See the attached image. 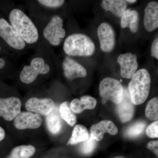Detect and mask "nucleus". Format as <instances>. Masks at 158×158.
<instances>
[{
    "instance_id": "nucleus-1",
    "label": "nucleus",
    "mask_w": 158,
    "mask_h": 158,
    "mask_svg": "<svg viewBox=\"0 0 158 158\" xmlns=\"http://www.w3.org/2000/svg\"><path fill=\"white\" fill-rule=\"evenodd\" d=\"M11 25L26 43L32 44L39 38L38 30L30 18L21 10L15 9L9 14Z\"/></svg>"
},
{
    "instance_id": "nucleus-2",
    "label": "nucleus",
    "mask_w": 158,
    "mask_h": 158,
    "mask_svg": "<svg viewBox=\"0 0 158 158\" xmlns=\"http://www.w3.org/2000/svg\"><path fill=\"white\" fill-rule=\"evenodd\" d=\"M151 76L149 72L141 69L137 71L131 79L128 91L133 104H142L147 100L151 88Z\"/></svg>"
},
{
    "instance_id": "nucleus-3",
    "label": "nucleus",
    "mask_w": 158,
    "mask_h": 158,
    "mask_svg": "<svg viewBox=\"0 0 158 158\" xmlns=\"http://www.w3.org/2000/svg\"><path fill=\"white\" fill-rule=\"evenodd\" d=\"M65 53L72 56H90L94 53L95 46L93 40L83 34H74L66 38L63 45Z\"/></svg>"
},
{
    "instance_id": "nucleus-4",
    "label": "nucleus",
    "mask_w": 158,
    "mask_h": 158,
    "mask_svg": "<svg viewBox=\"0 0 158 158\" xmlns=\"http://www.w3.org/2000/svg\"><path fill=\"white\" fill-rule=\"evenodd\" d=\"M99 90L103 104L110 100L118 105L122 100L124 89L118 80L113 78L107 77L100 83Z\"/></svg>"
},
{
    "instance_id": "nucleus-5",
    "label": "nucleus",
    "mask_w": 158,
    "mask_h": 158,
    "mask_svg": "<svg viewBox=\"0 0 158 158\" xmlns=\"http://www.w3.org/2000/svg\"><path fill=\"white\" fill-rule=\"evenodd\" d=\"M49 65L45 63L42 58L37 57L31 61V65H26L20 74V79L23 83L30 84L37 79L40 74H46L49 72Z\"/></svg>"
},
{
    "instance_id": "nucleus-6",
    "label": "nucleus",
    "mask_w": 158,
    "mask_h": 158,
    "mask_svg": "<svg viewBox=\"0 0 158 158\" xmlns=\"http://www.w3.org/2000/svg\"><path fill=\"white\" fill-rule=\"evenodd\" d=\"M63 20L59 15H55L46 26L43 35L52 45L58 46L65 37V31L63 28Z\"/></svg>"
},
{
    "instance_id": "nucleus-7",
    "label": "nucleus",
    "mask_w": 158,
    "mask_h": 158,
    "mask_svg": "<svg viewBox=\"0 0 158 158\" xmlns=\"http://www.w3.org/2000/svg\"><path fill=\"white\" fill-rule=\"evenodd\" d=\"M0 37L10 47L15 49L21 50L25 48L26 43L17 32L4 19H0Z\"/></svg>"
},
{
    "instance_id": "nucleus-8",
    "label": "nucleus",
    "mask_w": 158,
    "mask_h": 158,
    "mask_svg": "<svg viewBox=\"0 0 158 158\" xmlns=\"http://www.w3.org/2000/svg\"><path fill=\"white\" fill-rule=\"evenodd\" d=\"M21 102L15 97L8 98H0V116L5 120H14L21 113Z\"/></svg>"
},
{
    "instance_id": "nucleus-9",
    "label": "nucleus",
    "mask_w": 158,
    "mask_h": 158,
    "mask_svg": "<svg viewBox=\"0 0 158 158\" xmlns=\"http://www.w3.org/2000/svg\"><path fill=\"white\" fill-rule=\"evenodd\" d=\"M97 32L102 50L105 52H111L116 43L115 31L113 27L109 23H102L99 26Z\"/></svg>"
},
{
    "instance_id": "nucleus-10",
    "label": "nucleus",
    "mask_w": 158,
    "mask_h": 158,
    "mask_svg": "<svg viewBox=\"0 0 158 158\" xmlns=\"http://www.w3.org/2000/svg\"><path fill=\"white\" fill-rule=\"evenodd\" d=\"M117 62L120 65V75L123 78L131 79L137 72L138 64L135 54H122L117 58Z\"/></svg>"
},
{
    "instance_id": "nucleus-11",
    "label": "nucleus",
    "mask_w": 158,
    "mask_h": 158,
    "mask_svg": "<svg viewBox=\"0 0 158 158\" xmlns=\"http://www.w3.org/2000/svg\"><path fill=\"white\" fill-rule=\"evenodd\" d=\"M26 108L28 111L47 116L56 107L55 102L52 99H39L33 97L29 99L26 102Z\"/></svg>"
},
{
    "instance_id": "nucleus-12",
    "label": "nucleus",
    "mask_w": 158,
    "mask_h": 158,
    "mask_svg": "<svg viewBox=\"0 0 158 158\" xmlns=\"http://www.w3.org/2000/svg\"><path fill=\"white\" fill-rule=\"evenodd\" d=\"M43 119L41 116L30 112H21L14 119V124L18 129H34L41 126Z\"/></svg>"
},
{
    "instance_id": "nucleus-13",
    "label": "nucleus",
    "mask_w": 158,
    "mask_h": 158,
    "mask_svg": "<svg viewBox=\"0 0 158 158\" xmlns=\"http://www.w3.org/2000/svg\"><path fill=\"white\" fill-rule=\"evenodd\" d=\"M90 135L94 140L100 141L103 139L105 133L115 135L118 133V128L113 122L104 120L93 125L90 129Z\"/></svg>"
},
{
    "instance_id": "nucleus-14",
    "label": "nucleus",
    "mask_w": 158,
    "mask_h": 158,
    "mask_svg": "<svg viewBox=\"0 0 158 158\" xmlns=\"http://www.w3.org/2000/svg\"><path fill=\"white\" fill-rule=\"evenodd\" d=\"M62 66L65 77L69 80L84 78L87 76L86 69L70 57H65Z\"/></svg>"
},
{
    "instance_id": "nucleus-15",
    "label": "nucleus",
    "mask_w": 158,
    "mask_h": 158,
    "mask_svg": "<svg viewBox=\"0 0 158 158\" xmlns=\"http://www.w3.org/2000/svg\"><path fill=\"white\" fill-rule=\"evenodd\" d=\"M116 110L123 123L130 121L134 116L135 106L131 100L129 93L126 89H124L123 97L121 102L117 105Z\"/></svg>"
},
{
    "instance_id": "nucleus-16",
    "label": "nucleus",
    "mask_w": 158,
    "mask_h": 158,
    "mask_svg": "<svg viewBox=\"0 0 158 158\" xmlns=\"http://www.w3.org/2000/svg\"><path fill=\"white\" fill-rule=\"evenodd\" d=\"M144 27L148 32H152L158 27V3L151 2L144 9Z\"/></svg>"
},
{
    "instance_id": "nucleus-17",
    "label": "nucleus",
    "mask_w": 158,
    "mask_h": 158,
    "mask_svg": "<svg viewBox=\"0 0 158 158\" xmlns=\"http://www.w3.org/2000/svg\"><path fill=\"white\" fill-rule=\"evenodd\" d=\"M96 100L94 98L85 95L82 96L80 99L76 98L72 101L70 107L73 112L75 113H81L85 110H93L96 107Z\"/></svg>"
},
{
    "instance_id": "nucleus-18",
    "label": "nucleus",
    "mask_w": 158,
    "mask_h": 158,
    "mask_svg": "<svg viewBox=\"0 0 158 158\" xmlns=\"http://www.w3.org/2000/svg\"><path fill=\"white\" fill-rule=\"evenodd\" d=\"M120 24L122 28L129 27L132 33H136L139 27V14L136 10L127 9L121 16Z\"/></svg>"
},
{
    "instance_id": "nucleus-19",
    "label": "nucleus",
    "mask_w": 158,
    "mask_h": 158,
    "mask_svg": "<svg viewBox=\"0 0 158 158\" xmlns=\"http://www.w3.org/2000/svg\"><path fill=\"white\" fill-rule=\"evenodd\" d=\"M48 128L52 134H59L62 129V121L59 114V109L56 106L54 110L46 116Z\"/></svg>"
},
{
    "instance_id": "nucleus-20",
    "label": "nucleus",
    "mask_w": 158,
    "mask_h": 158,
    "mask_svg": "<svg viewBox=\"0 0 158 158\" xmlns=\"http://www.w3.org/2000/svg\"><path fill=\"white\" fill-rule=\"evenodd\" d=\"M102 8L112 12L118 17H121L127 8V4L123 0H104L101 2Z\"/></svg>"
},
{
    "instance_id": "nucleus-21",
    "label": "nucleus",
    "mask_w": 158,
    "mask_h": 158,
    "mask_svg": "<svg viewBox=\"0 0 158 158\" xmlns=\"http://www.w3.org/2000/svg\"><path fill=\"white\" fill-rule=\"evenodd\" d=\"M89 132L84 126L76 125L74 127L71 137L67 144H76L86 141L89 138Z\"/></svg>"
},
{
    "instance_id": "nucleus-22",
    "label": "nucleus",
    "mask_w": 158,
    "mask_h": 158,
    "mask_svg": "<svg viewBox=\"0 0 158 158\" xmlns=\"http://www.w3.org/2000/svg\"><path fill=\"white\" fill-rule=\"evenodd\" d=\"M35 152L36 148L33 145H19L13 148L8 158H30Z\"/></svg>"
},
{
    "instance_id": "nucleus-23",
    "label": "nucleus",
    "mask_w": 158,
    "mask_h": 158,
    "mask_svg": "<svg viewBox=\"0 0 158 158\" xmlns=\"http://www.w3.org/2000/svg\"><path fill=\"white\" fill-rule=\"evenodd\" d=\"M59 112L61 118L65 120L70 126H73L77 122V116L70 107L67 102H64L60 104Z\"/></svg>"
},
{
    "instance_id": "nucleus-24",
    "label": "nucleus",
    "mask_w": 158,
    "mask_h": 158,
    "mask_svg": "<svg viewBox=\"0 0 158 158\" xmlns=\"http://www.w3.org/2000/svg\"><path fill=\"white\" fill-rule=\"evenodd\" d=\"M145 116L150 120L156 121L158 119V99L155 97L148 102L145 110Z\"/></svg>"
},
{
    "instance_id": "nucleus-25",
    "label": "nucleus",
    "mask_w": 158,
    "mask_h": 158,
    "mask_svg": "<svg viewBox=\"0 0 158 158\" xmlns=\"http://www.w3.org/2000/svg\"><path fill=\"white\" fill-rule=\"evenodd\" d=\"M145 123L139 121L134 123L129 127L126 131L127 135L129 137H137L143 132L145 127Z\"/></svg>"
},
{
    "instance_id": "nucleus-26",
    "label": "nucleus",
    "mask_w": 158,
    "mask_h": 158,
    "mask_svg": "<svg viewBox=\"0 0 158 158\" xmlns=\"http://www.w3.org/2000/svg\"><path fill=\"white\" fill-rule=\"evenodd\" d=\"M96 146V141L90 137L88 140L82 142L80 151L84 154L89 155L93 152Z\"/></svg>"
},
{
    "instance_id": "nucleus-27",
    "label": "nucleus",
    "mask_w": 158,
    "mask_h": 158,
    "mask_svg": "<svg viewBox=\"0 0 158 158\" xmlns=\"http://www.w3.org/2000/svg\"><path fill=\"white\" fill-rule=\"evenodd\" d=\"M38 2L42 6L51 8H57L61 7L63 5L64 0H39Z\"/></svg>"
},
{
    "instance_id": "nucleus-28",
    "label": "nucleus",
    "mask_w": 158,
    "mask_h": 158,
    "mask_svg": "<svg viewBox=\"0 0 158 158\" xmlns=\"http://www.w3.org/2000/svg\"><path fill=\"white\" fill-rule=\"evenodd\" d=\"M158 121L154 122L148 127L146 129V134L149 138H158Z\"/></svg>"
},
{
    "instance_id": "nucleus-29",
    "label": "nucleus",
    "mask_w": 158,
    "mask_h": 158,
    "mask_svg": "<svg viewBox=\"0 0 158 158\" xmlns=\"http://www.w3.org/2000/svg\"><path fill=\"white\" fill-rule=\"evenodd\" d=\"M148 149L154 153L157 156H158V141L155 140L150 141L147 145Z\"/></svg>"
},
{
    "instance_id": "nucleus-30",
    "label": "nucleus",
    "mask_w": 158,
    "mask_h": 158,
    "mask_svg": "<svg viewBox=\"0 0 158 158\" xmlns=\"http://www.w3.org/2000/svg\"><path fill=\"white\" fill-rule=\"evenodd\" d=\"M151 55L156 59H158V38L154 40L151 47Z\"/></svg>"
},
{
    "instance_id": "nucleus-31",
    "label": "nucleus",
    "mask_w": 158,
    "mask_h": 158,
    "mask_svg": "<svg viewBox=\"0 0 158 158\" xmlns=\"http://www.w3.org/2000/svg\"><path fill=\"white\" fill-rule=\"evenodd\" d=\"M6 136V132L2 127H0V141L4 140Z\"/></svg>"
},
{
    "instance_id": "nucleus-32",
    "label": "nucleus",
    "mask_w": 158,
    "mask_h": 158,
    "mask_svg": "<svg viewBox=\"0 0 158 158\" xmlns=\"http://www.w3.org/2000/svg\"><path fill=\"white\" fill-rule=\"evenodd\" d=\"M6 65V62L2 58H0V69L3 68Z\"/></svg>"
},
{
    "instance_id": "nucleus-33",
    "label": "nucleus",
    "mask_w": 158,
    "mask_h": 158,
    "mask_svg": "<svg viewBox=\"0 0 158 158\" xmlns=\"http://www.w3.org/2000/svg\"><path fill=\"white\" fill-rule=\"evenodd\" d=\"M126 2H127L131 3V4H133V3H135L136 2H137V1H135V0H127V1H125Z\"/></svg>"
},
{
    "instance_id": "nucleus-34",
    "label": "nucleus",
    "mask_w": 158,
    "mask_h": 158,
    "mask_svg": "<svg viewBox=\"0 0 158 158\" xmlns=\"http://www.w3.org/2000/svg\"><path fill=\"white\" fill-rule=\"evenodd\" d=\"M112 158H126L124 156H118L114 157H113Z\"/></svg>"
},
{
    "instance_id": "nucleus-35",
    "label": "nucleus",
    "mask_w": 158,
    "mask_h": 158,
    "mask_svg": "<svg viewBox=\"0 0 158 158\" xmlns=\"http://www.w3.org/2000/svg\"><path fill=\"white\" fill-rule=\"evenodd\" d=\"M1 47H0V51H1Z\"/></svg>"
}]
</instances>
